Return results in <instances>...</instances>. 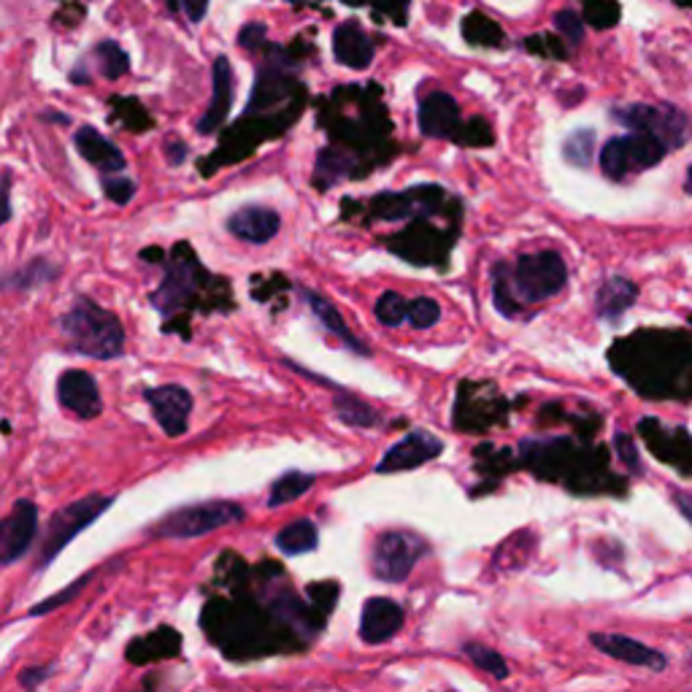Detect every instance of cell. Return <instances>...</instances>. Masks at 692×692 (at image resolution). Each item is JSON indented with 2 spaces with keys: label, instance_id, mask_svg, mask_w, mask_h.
I'll list each match as a JSON object with an SVG mask.
<instances>
[{
  "label": "cell",
  "instance_id": "cell-1",
  "mask_svg": "<svg viewBox=\"0 0 692 692\" xmlns=\"http://www.w3.org/2000/svg\"><path fill=\"white\" fill-rule=\"evenodd\" d=\"M63 336L76 352L87 354L96 360H112L119 357L125 349V328L112 312L98 306L96 301L79 298L68 314L60 323Z\"/></svg>",
  "mask_w": 692,
  "mask_h": 692
},
{
  "label": "cell",
  "instance_id": "cell-2",
  "mask_svg": "<svg viewBox=\"0 0 692 692\" xmlns=\"http://www.w3.org/2000/svg\"><path fill=\"white\" fill-rule=\"evenodd\" d=\"M243 517H247V512L232 501L196 503V506L176 508V512H171L168 517L160 519V525L152 530V536L154 539H174V541L198 539V536H206L212 533V530L225 528V525L241 523Z\"/></svg>",
  "mask_w": 692,
  "mask_h": 692
},
{
  "label": "cell",
  "instance_id": "cell-3",
  "mask_svg": "<svg viewBox=\"0 0 692 692\" xmlns=\"http://www.w3.org/2000/svg\"><path fill=\"white\" fill-rule=\"evenodd\" d=\"M568 285L566 260L557 252L523 254L512 270V290L517 301L523 303H541L546 298L557 295Z\"/></svg>",
  "mask_w": 692,
  "mask_h": 692
},
{
  "label": "cell",
  "instance_id": "cell-4",
  "mask_svg": "<svg viewBox=\"0 0 692 692\" xmlns=\"http://www.w3.org/2000/svg\"><path fill=\"white\" fill-rule=\"evenodd\" d=\"M668 154V147L650 133H630L606 141L601 149V171L612 181H625L636 174L655 168Z\"/></svg>",
  "mask_w": 692,
  "mask_h": 692
},
{
  "label": "cell",
  "instance_id": "cell-5",
  "mask_svg": "<svg viewBox=\"0 0 692 692\" xmlns=\"http://www.w3.org/2000/svg\"><path fill=\"white\" fill-rule=\"evenodd\" d=\"M112 503V495H90L81 498V501L68 503V506L60 508V512H54L47 525V533H43L41 552H38V568H47L49 563H52L81 530L90 528Z\"/></svg>",
  "mask_w": 692,
  "mask_h": 692
},
{
  "label": "cell",
  "instance_id": "cell-6",
  "mask_svg": "<svg viewBox=\"0 0 692 692\" xmlns=\"http://www.w3.org/2000/svg\"><path fill=\"white\" fill-rule=\"evenodd\" d=\"M614 119L622 122L625 127H630L633 133H650L657 141H663L671 149H679L688 143L692 133L690 116L674 106H646V103H630V106H617L614 109Z\"/></svg>",
  "mask_w": 692,
  "mask_h": 692
},
{
  "label": "cell",
  "instance_id": "cell-7",
  "mask_svg": "<svg viewBox=\"0 0 692 692\" xmlns=\"http://www.w3.org/2000/svg\"><path fill=\"white\" fill-rule=\"evenodd\" d=\"M428 552L423 539L403 530H392V533L379 536L374 546V574L385 581H403L417 566L419 557Z\"/></svg>",
  "mask_w": 692,
  "mask_h": 692
},
{
  "label": "cell",
  "instance_id": "cell-8",
  "mask_svg": "<svg viewBox=\"0 0 692 692\" xmlns=\"http://www.w3.org/2000/svg\"><path fill=\"white\" fill-rule=\"evenodd\" d=\"M38 530V508L30 501H16L0 528V563L11 566L30 550Z\"/></svg>",
  "mask_w": 692,
  "mask_h": 692
},
{
  "label": "cell",
  "instance_id": "cell-9",
  "mask_svg": "<svg viewBox=\"0 0 692 692\" xmlns=\"http://www.w3.org/2000/svg\"><path fill=\"white\" fill-rule=\"evenodd\" d=\"M441 450H444V444L436 436L425 433V430H414L406 439L398 441L392 450H387V455L376 465V474H398V470L419 468V465L439 457Z\"/></svg>",
  "mask_w": 692,
  "mask_h": 692
},
{
  "label": "cell",
  "instance_id": "cell-10",
  "mask_svg": "<svg viewBox=\"0 0 692 692\" xmlns=\"http://www.w3.org/2000/svg\"><path fill=\"white\" fill-rule=\"evenodd\" d=\"M147 401L152 406L154 417H158L160 428L176 439L187 430V423H190V412H192V395L179 385H163L154 387V390H147Z\"/></svg>",
  "mask_w": 692,
  "mask_h": 692
},
{
  "label": "cell",
  "instance_id": "cell-11",
  "mask_svg": "<svg viewBox=\"0 0 692 692\" xmlns=\"http://www.w3.org/2000/svg\"><path fill=\"white\" fill-rule=\"evenodd\" d=\"M590 644L597 652H603L606 657H614L619 663H628V666H641L650 668V671H666L668 660L660 650H652V646L641 644V641L630 639L622 633H592Z\"/></svg>",
  "mask_w": 692,
  "mask_h": 692
},
{
  "label": "cell",
  "instance_id": "cell-12",
  "mask_svg": "<svg viewBox=\"0 0 692 692\" xmlns=\"http://www.w3.org/2000/svg\"><path fill=\"white\" fill-rule=\"evenodd\" d=\"M58 398L63 403V408H68L71 414L81 419H92L101 414V392H98L96 379H92L87 370H65L58 379Z\"/></svg>",
  "mask_w": 692,
  "mask_h": 692
},
{
  "label": "cell",
  "instance_id": "cell-13",
  "mask_svg": "<svg viewBox=\"0 0 692 692\" xmlns=\"http://www.w3.org/2000/svg\"><path fill=\"white\" fill-rule=\"evenodd\" d=\"M403 625V608L390 597H370L363 606L360 617V639L365 644H381L392 639Z\"/></svg>",
  "mask_w": 692,
  "mask_h": 692
},
{
  "label": "cell",
  "instance_id": "cell-14",
  "mask_svg": "<svg viewBox=\"0 0 692 692\" xmlns=\"http://www.w3.org/2000/svg\"><path fill=\"white\" fill-rule=\"evenodd\" d=\"M279 214L268 206H257V203L241 206L228 219V230L247 243H268L279 232Z\"/></svg>",
  "mask_w": 692,
  "mask_h": 692
},
{
  "label": "cell",
  "instance_id": "cell-15",
  "mask_svg": "<svg viewBox=\"0 0 692 692\" xmlns=\"http://www.w3.org/2000/svg\"><path fill=\"white\" fill-rule=\"evenodd\" d=\"M457 116H461V109L450 92H430L419 103V130L428 138H450L461 125Z\"/></svg>",
  "mask_w": 692,
  "mask_h": 692
},
{
  "label": "cell",
  "instance_id": "cell-16",
  "mask_svg": "<svg viewBox=\"0 0 692 692\" xmlns=\"http://www.w3.org/2000/svg\"><path fill=\"white\" fill-rule=\"evenodd\" d=\"M212 103H209V112L203 114V119L198 122V130L206 136L214 133L225 119H228L232 109V65L228 58L214 60L212 68Z\"/></svg>",
  "mask_w": 692,
  "mask_h": 692
},
{
  "label": "cell",
  "instance_id": "cell-17",
  "mask_svg": "<svg viewBox=\"0 0 692 692\" xmlns=\"http://www.w3.org/2000/svg\"><path fill=\"white\" fill-rule=\"evenodd\" d=\"M334 54L347 68L363 71L374 60V43H370V38L365 36L357 22H344L334 33Z\"/></svg>",
  "mask_w": 692,
  "mask_h": 692
},
{
  "label": "cell",
  "instance_id": "cell-18",
  "mask_svg": "<svg viewBox=\"0 0 692 692\" xmlns=\"http://www.w3.org/2000/svg\"><path fill=\"white\" fill-rule=\"evenodd\" d=\"M196 290V274H192V265L174 263L168 265V274H165L163 285L158 287V292L152 295V303L160 312L171 314L176 309H181L187 303V298Z\"/></svg>",
  "mask_w": 692,
  "mask_h": 692
},
{
  "label": "cell",
  "instance_id": "cell-19",
  "mask_svg": "<svg viewBox=\"0 0 692 692\" xmlns=\"http://www.w3.org/2000/svg\"><path fill=\"white\" fill-rule=\"evenodd\" d=\"M74 143L76 149H79L81 158H85L87 163L96 165V168L109 171V174L125 168V154H122L109 138H103L96 127H79L74 136Z\"/></svg>",
  "mask_w": 692,
  "mask_h": 692
},
{
  "label": "cell",
  "instance_id": "cell-20",
  "mask_svg": "<svg viewBox=\"0 0 692 692\" xmlns=\"http://www.w3.org/2000/svg\"><path fill=\"white\" fill-rule=\"evenodd\" d=\"M639 298V287L633 285L630 279L625 276H612L601 285L595 295V314L606 323H617L625 312L636 303Z\"/></svg>",
  "mask_w": 692,
  "mask_h": 692
},
{
  "label": "cell",
  "instance_id": "cell-21",
  "mask_svg": "<svg viewBox=\"0 0 692 692\" xmlns=\"http://www.w3.org/2000/svg\"><path fill=\"white\" fill-rule=\"evenodd\" d=\"M319 533L317 525L312 519H295V523L285 525L276 536V546H279L285 555H306V552L317 550Z\"/></svg>",
  "mask_w": 692,
  "mask_h": 692
},
{
  "label": "cell",
  "instance_id": "cell-22",
  "mask_svg": "<svg viewBox=\"0 0 692 692\" xmlns=\"http://www.w3.org/2000/svg\"><path fill=\"white\" fill-rule=\"evenodd\" d=\"M301 295H303V301H306L309 306H312L314 317L319 319V325H323L325 330H330V334H336V336H339V339H344L349 347H354V349H360V352H363V347L354 344V339H352V336H349L344 319H341V314L336 312L334 303L325 301L323 295H317V292H312V290H303Z\"/></svg>",
  "mask_w": 692,
  "mask_h": 692
},
{
  "label": "cell",
  "instance_id": "cell-23",
  "mask_svg": "<svg viewBox=\"0 0 692 692\" xmlns=\"http://www.w3.org/2000/svg\"><path fill=\"white\" fill-rule=\"evenodd\" d=\"M312 487H314L312 474L290 470V474H285L281 479L274 481V487H270V495H268V506L276 508V506H285V503L298 501V498L306 495Z\"/></svg>",
  "mask_w": 692,
  "mask_h": 692
},
{
  "label": "cell",
  "instance_id": "cell-24",
  "mask_svg": "<svg viewBox=\"0 0 692 692\" xmlns=\"http://www.w3.org/2000/svg\"><path fill=\"white\" fill-rule=\"evenodd\" d=\"M96 60H98V68L106 79H119L130 71V58L125 54V49L119 47L116 41H103L98 43L96 49Z\"/></svg>",
  "mask_w": 692,
  "mask_h": 692
},
{
  "label": "cell",
  "instance_id": "cell-25",
  "mask_svg": "<svg viewBox=\"0 0 692 692\" xmlns=\"http://www.w3.org/2000/svg\"><path fill=\"white\" fill-rule=\"evenodd\" d=\"M336 414H339L341 423L354 425V428H370V425L379 423L374 408L365 406L363 401H357V398L352 395L336 398Z\"/></svg>",
  "mask_w": 692,
  "mask_h": 692
},
{
  "label": "cell",
  "instance_id": "cell-26",
  "mask_svg": "<svg viewBox=\"0 0 692 692\" xmlns=\"http://www.w3.org/2000/svg\"><path fill=\"white\" fill-rule=\"evenodd\" d=\"M592 152H595V130H577L566 138L563 154L577 168H587L592 163Z\"/></svg>",
  "mask_w": 692,
  "mask_h": 692
},
{
  "label": "cell",
  "instance_id": "cell-27",
  "mask_svg": "<svg viewBox=\"0 0 692 692\" xmlns=\"http://www.w3.org/2000/svg\"><path fill=\"white\" fill-rule=\"evenodd\" d=\"M374 312H376V319H379L385 328H398L403 319H408V303L403 301L398 292H381Z\"/></svg>",
  "mask_w": 692,
  "mask_h": 692
},
{
  "label": "cell",
  "instance_id": "cell-28",
  "mask_svg": "<svg viewBox=\"0 0 692 692\" xmlns=\"http://www.w3.org/2000/svg\"><path fill=\"white\" fill-rule=\"evenodd\" d=\"M439 319H441V306L433 301V298L419 295L408 303V323H412V328L428 330L433 328Z\"/></svg>",
  "mask_w": 692,
  "mask_h": 692
},
{
  "label": "cell",
  "instance_id": "cell-29",
  "mask_svg": "<svg viewBox=\"0 0 692 692\" xmlns=\"http://www.w3.org/2000/svg\"><path fill=\"white\" fill-rule=\"evenodd\" d=\"M463 652L470 657V660L476 663V666L481 668V671L492 674L495 679H506L508 677L506 663H503V657L498 655L495 650H487V646H481V644H465Z\"/></svg>",
  "mask_w": 692,
  "mask_h": 692
},
{
  "label": "cell",
  "instance_id": "cell-30",
  "mask_svg": "<svg viewBox=\"0 0 692 692\" xmlns=\"http://www.w3.org/2000/svg\"><path fill=\"white\" fill-rule=\"evenodd\" d=\"M54 276V268L47 263V260H36V263L25 265L22 270H16V276H11L9 279V287H22V290H27V287H36L41 285V281L52 279Z\"/></svg>",
  "mask_w": 692,
  "mask_h": 692
},
{
  "label": "cell",
  "instance_id": "cell-31",
  "mask_svg": "<svg viewBox=\"0 0 692 692\" xmlns=\"http://www.w3.org/2000/svg\"><path fill=\"white\" fill-rule=\"evenodd\" d=\"M555 27L561 30V36L566 38L571 47H579L581 38H584V25H581L579 14L571 9H563L555 14Z\"/></svg>",
  "mask_w": 692,
  "mask_h": 692
},
{
  "label": "cell",
  "instance_id": "cell-32",
  "mask_svg": "<svg viewBox=\"0 0 692 692\" xmlns=\"http://www.w3.org/2000/svg\"><path fill=\"white\" fill-rule=\"evenodd\" d=\"M495 306L498 312L506 314V317H514L519 309V301H512L508 298V285H506V268H495Z\"/></svg>",
  "mask_w": 692,
  "mask_h": 692
},
{
  "label": "cell",
  "instance_id": "cell-33",
  "mask_svg": "<svg viewBox=\"0 0 692 692\" xmlns=\"http://www.w3.org/2000/svg\"><path fill=\"white\" fill-rule=\"evenodd\" d=\"M103 192H106L109 201H114L116 206H125L136 196V185L130 179H103Z\"/></svg>",
  "mask_w": 692,
  "mask_h": 692
},
{
  "label": "cell",
  "instance_id": "cell-34",
  "mask_svg": "<svg viewBox=\"0 0 692 692\" xmlns=\"http://www.w3.org/2000/svg\"><path fill=\"white\" fill-rule=\"evenodd\" d=\"M90 579H92V574H87V577L76 579V581H74V584H71V587H68V590L58 592V595H54V597H49V601L38 603V606H36V608H33V612H30V614H43V612H52V608H58V606H60V603H68V601H71V597H74V595H79V590H81V587H85V584H87V581H90Z\"/></svg>",
  "mask_w": 692,
  "mask_h": 692
},
{
  "label": "cell",
  "instance_id": "cell-35",
  "mask_svg": "<svg viewBox=\"0 0 692 692\" xmlns=\"http://www.w3.org/2000/svg\"><path fill=\"white\" fill-rule=\"evenodd\" d=\"M265 25H260V22H249V25H243V30L238 33V43H241L243 49H260L265 43Z\"/></svg>",
  "mask_w": 692,
  "mask_h": 692
},
{
  "label": "cell",
  "instance_id": "cell-36",
  "mask_svg": "<svg viewBox=\"0 0 692 692\" xmlns=\"http://www.w3.org/2000/svg\"><path fill=\"white\" fill-rule=\"evenodd\" d=\"M49 677V668H27V671L20 674V684L27 690H36L38 682Z\"/></svg>",
  "mask_w": 692,
  "mask_h": 692
},
{
  "label": "cell",
  "instance_id": "cell-37",
  "mask_svg": "<svg viewBox=\"0 0 692 692\" xmlns=\"http://www.w3.org/2000/svg\"><path fill=\"white\" fill-rule=\"evenodd\" d=\"M209 3H212V0H181V5H185L190 22H201L203 16H206Z\"/></svg>",
  "mask_w": 692,
  "mask_h": 692
},
{
  "label": "cell",
  "instance_id": "cell-38",
  "mask_svg": "<svg viewBox=\"0 0 692 692\" xmlns=\"http://www.w3.org/2000/svg\"><path fill=\"white\" fill-rule=\"evenodd\" d=\"M617 450H619V455H622V461L630 465V468H639V461H636V450H633V444H630L628 436H622V433L617 436Z\"/></svg>",
  "mask_w": 692,
  "mask_h": 692
},
{
  "label": "cell",
  "instance_id": "cell-39",
  "mask_svg": "<svg viewBox=\"0 0 692 692\" xmlns=\"http://www.w3.org/2000/svg\"><path fill=\"white\" fill-rule=\"evenodd\" d=\"M674 503L682 512V517L692 525V495H688V492H674Z\"/></svg>",
  "mask_w": 692,
  "mask_h": 692
},
{
  "label": "cell",
  "instance_id": "cell-40",
  "mask_svg": "<svg viewBox=\"0 0 692 692\" xmlns=\"http://www.w3.org/2000/svg\"><path fill=\"white\" fill-rule=\"evenodd\" d=\"M3 219H11V179L3 181Z\"/></svg>",
  "mask_w": 692,
  "mask_h": 692
},
{
  "label": "cell",
  "instance_id": "cell-41",
  "mask_svg": "<svg viewBox=\"0 0 692 692\" xmlns=\"http://www.w3.org/2000/svg\"><path fill=\"white\" fill-rule=\"evenodd\" d=\"M684 192L692 196V165L688 168V176H684Z\"/></svg>",
  "mask_w": 692,
  "mask_h": 692
},
{
  "label": "cell",
  "instance_id": "cell-42",
  "mask_svg": "<svg viewBox=\"0 0 692 692\" xmlns=\"http://www.w3.org/2000/svg\"><path fill=\"white\" fill-rule=\"evenodd\" d=\"M168 9L176 11V0H168Z\"/></svg>",
  "mask_w": 692,
  "mask_h": 692
}]
</instances>
